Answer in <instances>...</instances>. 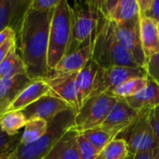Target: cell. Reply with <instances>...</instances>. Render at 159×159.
Segmentation results:
<instances>
[{"label": "cell", "instance_id": "74e56055", "mask_svg": "<svg viewBox=\"0 0 159 159\" xmlns=\"http://www.w3.org/2000/svg\"><path fill=\"white\" fill-rule=\"evenodd\" d=\"M157 29H158V32H159V20L157 21Z\"/></svg>", "mask_w": 159, "mask_h": 159}, {"label": "cell", "instance_id": "d6a6232c", "mask_svg": "<svg viewBox=\"0 0 159 159\" xmlns=\"http://www.w3.org/2000/svg\"><path fill=\"white\" fill-rule=\"evenodd\" d=\"M148 118L156 135L159 139V106L148 111Z\"/></svg>", "mask_w": 159, "mask_h": 159}, {"label": "cell", "instance_id": "cb8c5ba5", "mask_svg": "<svg viewBox=\"0 0 159 159\" xmlns=\"http://www.w3.org/2000/svg\"><path fill=\"white\" fill-rule=\"evenodd\" d=\"M27 120L21 111L7 112L0 116L2 130L11 137L20 135V130L25 127Z\"/></svg>", "mask_w": 159, "mask_h": 159}, {"label": "cell", "instance_id": "ffe728a7", "mask_svg": "<svg viewBox=\"0 0 159 159\" xmlns=\"http://www.w3.org/2000/svg\"><path fill=\"white\" fill-rule=\"evenodd\" d=\"M140 38L146 59L159 52V32L157 22L147 18L140 19Z\"/></svg>", "mask_w": 159, "mask_h": 159}, {"label": "cell", "instance_id": "484cf974", "mask_svg": "<svg viewBox=\"0 0 159 159\" xmlns=\"http://www.w3.org/2000/svg\"><path fill=\"white\" fill-rule=\"evenodd\" d=\"M81 133L100 153L104 149V147L108 143H110L112 141L116 139V136L114 133L108 131L107 129L102 127L91 129Z\"/></svg>", "mask_w": 159, "mask_h": 159}, {"label": "cell", "instance_id": "60d3db41", "mask_svg": "<svg viewBox=\"0 0 159 159\" xmlns=\"http://www.w3.org/2000/svg\"><path fill=\"white\" fill-rule=\"evenodd\" d=\"M95 159H102V157H100V156H99V157H96V158Z\"/></svg>", "mask_w": 159, "mask_h": 159}, {"label": "cell", "instance_id": "4316f807", "mask_svg": "<svg viewBox=\"0 0 159 159\" xmlns=\"http://www.w3.org/2000/svg\"><path fill=\"white\" fill-rule=\"evenodd\" d=\"M129 154L127 143L121 138H116L108 143L101 152L100 157L102 159H127Z\"/></svg>", "mask_w": 159, "mask_h": 159}, {"label": "cell", "instance_id": "8fae6325", "mask_svg": "<svg viewBox=\"0 0 159 159\" xmlns=\"http://www.w3.org/2000/svg\"><path fill=\"white\" fill-rule=\"evenodd\" d=\"M77 73L63 74V75H49L45 80L50 89V93L65 102L70 108L76 113L79 110V105L76 97V80Z\"/></svg>", "mask_w": 159, "mask_h": 159}, {"label": "cell", "instance_id": "8d00e7d4", "mask_svg": "<svg viewBox=\"0 0 159 159\" xmlns=\"http://www.w3.org/2000/svg\"><path fill=\"white\" fill-rule=\"evenodd\" d=\"M14 150H15V149H14ZM14 150L11 151V152H8V153L0 155V159H17Z\"/></svg>", "mask_w": 159, "mask_h": 159}, {"label": "cell", "instance_id": "e575fe53", "mask_svg": "<svg viewBox=\"0 0 159 159\" xmlns=\"http://www.w3.org/2000/svg\"><path fill=\"white\" fill-rule=\"evenodd\" d=\"M158 153L159 148H156V149H153L150 151L138 153V154L132 156V159H155L158 155Z\"/></svg>", "mask_w": 159, "mask_h": 159}, {"label": "cell", "instance_id": "5b68a950", "mask_svg": "<svg viewBox=\"0 0 159 159\" xmlns=\"http://www.w3.org/2000/svg\"><path fill=\"white\" fill-rule=\"evenodd\" d=\"M71 29L72 18L69 3L66 0H60L53 10L49 27L48 49V68L49 73L67 53L71 40Z\"/></svg>", "mask_w": 159, "mask_h": 159}, {"label": "cell", "instance_id": "ab89813d", "mask_svg": "<svg viewBox=\"0 0 159 159\" xmlns=\"http://www.w3.org/2000/svg\"><path fill=\"white\" fill-rule=\"evenodd\" d=\"M155 159H159V153H158V155L157 156V157H156V158H155Z\"/></svg>", "mask_w": 159, "mask_h": 159}, {"label": "cell", "instance_id": "7402d4cb", "mask_svg": "<svg viewBox=\"0 0 159 159\" xmlns=\"http://www.w3.org/2000/svg\"><path fill=\"white\" fill-rule=\"evenodd\" d=\"M18 75H26V71L16 45L10 49L0 64V80L10 78Z\"/></svg>", "mask_w": 159, "mask_h": 159}, {"label": "cell", "instance_id": "d590c367", "mask_svg": "<svg viewBox=\"0 0 159 159\" xmlns=\"http://www.w3.org/2000/svg\"><path fill=\"white\" fill-rule=\"evenodd\" d=\"M17 35V33L14 29H12L11 27H8L7 29H5L3 32L0 33V47L3 45V43L7 40L9 37H12V36H16Z\"/></svg>", "mask_w": 159, "mask_h": 159}, {"label": "cell", "instance_id": "2e32d148", "mask_svg": "<svg viewBox=\"0 0 159 159\" xmlns=\"http://www.w3.org/2000/svg\"><path fill=\"white\" fill-rule=\"evenodd\" d=\"M124 101L137 112L150 111L159 106V85L148 76L147 86L134 96Z\"/></svg>", "mask_w": 159, "mask_h": 159}, {"label": "cell", "instance_id": "f35d334b", "mask_svg": "<svg viewBox=\"0 0 159 159\" xmlns=\"http://www.w3.org/2000/svg\"><path fill=\"white\" fill-rule=\"evenodd\" d=\"M127 159H132V156H129V157Z\"/></svg>", "mask_w": 159, "mask_h": 159}, {"label": "cell", "instance_id": "f1b7e54d", "mask_svg": "<svg viewBox=\"0 0 159 159\" xmlns=\"http://www.w3.org/2000/svg\"><path fill=\"white\" fill-rule=\"evenodd\" d=\"M78 153L80 159H95L100 156V152L87 140V138L79 133L77 138Z\"/></svg>", "mask_w": 159, "mask_h": 159}, {"label": "cell", "instance_id": "6da1fadb", "mask_svg": "<svg viewBox=\"0 0 159 159\" xmlns=\"http://www.w3.org/2000/svg\"><path fill=\"white\" fill-rule=\"evenodd\" d=\"M53 10L39 11L33 9L29 5L17 32V49L20 51L26 75L31 80L45 79L49 74L48 49Z\"/></svg>", "mask_w": 159, "mask_h": 159}, {"label": "cell", "instance_id": "1f68e13d", "mask_svg": "<svg viewBox=\"0 0 159 159\" xmlns=\"http://www.w3.org/2000/svg\"><path fill=\"white\" fill-rule=\"evenodd\" d=\"M59 2L60 0H32L30 7L39 11H49L53 10Z\"/></svg>", "mask_w": 159, "mask_h": 159}, {"label": "cell", "instance_id": "e0dca14e", "mask_svg": "<svg viewBox=\"0 0 159 159\" xmlns=\"http://www.w3.org/2000/svg\"><path fill=\"white\" fill-rule=\"evenodd\" d=\"M31 82L32 80L26 75H18L0 80V116L7 112L17 95Z\"/></svg>", "mask_w": 159, "mask_h": 159}, {"label": "cell", "instance_id": "9c48e42d", "mask_svg": "<svg viewBox=\"0 0 159 159\" xmlns=\"http://www.w3.org/2000/svg\"><path fill=\"white\" fill-rule=\"evenodd\" d=\"M112 26L120 44L131 54L139 66L145 68L146 57L141 44L140 20L124 24H117L112 21Z\"/></svg>", "mask_w": 159, "mask_h": 159}, {"label": "cell", "instance_id": "30bf717a", "mask_svg": "<svg viewBox=\"0 0 159 159\" xmlns=\"http://www.w3.org/2000/svg\"><path fill=\"white\" fill-rule=\"evenodd\" d=\"M68 109L72 108H70L65 102L49 92L21 110V112L27 121L41 119L48 122L57 115Z\"/></svg>", "mask_w": 159, "mask_h": 159}, {"label": "cell", "instance_id": "d4e9b609", "mask_svg": "<svg viewBox=\"0 0 159 159\" xmlns=\"http://www.w3.org/2000/svg\"><path fill=\"white\" fill-rule=\"evenodd\" d=\"M48 122L41 119L28 120L21 134L20 143L31 144L38 141L47 131Z\"/></svg>", "mask_w": 159, "mask_h": 159}, {"label": "cell", "instance_id": "8992f818", "mask_svg": "<svg viewBox=\"0 0 159 159\" xmlns=\"http://www.w3.org/2000/svg\"><path fill=\"white\" fill-rule=\"evenodd\" d=\"M117 101L108 93L89 97L76 113L73 129L81 133L101 127Z\"/></svg>", "mask_w": 159, "mask_h": 159}, {"label": "cell", "instance_id": "836d02e7", "mask_svg": "<svg viewBox=\"0 0 159 159\" xmlns=\"http://www.w3.org/2000/svg\"><path fill=\"white\" fill-rule=\"evenodd\" d=\"M16 41H17V35L16 36H12L9 37L7 40H6L3 45L0 47V64L2 63V61H4V59L6 58V56L7 55V53L10 51V49L16 46Z\"/></svg>", "mask_w": 159, "mask_h": 159}, {"label": "cell", "instance_id": "5bb4252c", "mask_svg": "<svg viewBox=\"0 0 159 159\" xmlns=\"http://www.w3.org/2000/svg\"><path fill=\"white\" fill-rule=\"evenodd\" d=\"M49 92V86L45 79L32 80V82L17 95V97L7 109V112L21 111Z\"/></svg>", "mask_w": 159, "mask_h": 159}, {"label": "cell", "instance_id": "44dd1931", "mask_svg": "<svg viewBox=\"0 0 159 159\" xmlns=\"http://www.w3.org/2000/svg\"><path fill=\"white\" fill-rule=\"evenodd\" d=\"M107 20L117 24L139 20L140 11L137 0H118Z\"/></svg>", "mask_w": 159, "mask_h": 159}, {"label": "cell", "instance_id": "f546056e", "mask_svg": "<svg viewBox=\"0 0 159 159\" xmlns=\"http://www.w3.org/2000/svg\"><path fill=\"white\" fill-rule=\"evenodd\" d=\"M21 135L11 137L5 133L0 127V155L13 151L20 143Z\"/></svg>", "mask_w": 159, "mask_h": 159}, {"label": "cell", "instance_id": "83f0119b", "mask_svg": "<svg viewBox=\"0 0 159 159\" xmlns=\"http://www.w3.org/2000/svg\"><path fill=\"white\" fill-rule=\"evenodd\" d=\"M140 19L147 18L155 21L159 20V0H137Z\"/></svg>", "mask_w": 159, "mask_h": 159}, {"label": "cell", "instance_id": "7a4b0ae2", "mask_svg": "<svg viewBox=\"0 0 159 159\" xmlns=\"http://www.w3.org/2000/svg\"><path fill=\"white\" fill-rule=\"evenodd\" d=\"M91 59L101 68L111 67H141L131 54L116 38L112 21L102 16L97 33L91 45Z\"/></svg>", "mask_w": 159, "mask_h": 159}, {"label": "cell", "instance_id": "4dcf8cb0", "mask_svg": "<svg viewBox=\"0 0 159 159\" xmlns=\"http://www.w3.org/2000/svg\"><path fill=\"white\" fill-rule=\"evenodd\" d=\"M145 69L147 75L159 85V52L146 59Z\"/></svg>", "mask_w": 159, "mask_h": 159}, {"label": "cell", "instance_id": "ac0fdd59", "mask_svg": "<svg viewBox=\"0 0 159 159\" xmlns=\"http://www.w3.org/2000/svg\"><path fill=\"white\" fill-rule=\"evenodd\" d=\"M78 135L79 132L73 128L69 129L43 159H80L77 143Z\"/></svg>", "mask_w": 159, "mask_h": 159}, {"label": "cell", "instance_id": "ba28073f", "mask_svg": "<svg viewBox=\"0 0 159 159\" xmlns=\"http://www.w3.org/2000/svg\"><path fill=\"white\" fill-rule=\"evenodd\" d=\"M145 76H147V72L143 67H100L89 97L108 93L128 79Z\"/></svg>", "mask_w": 159, "mask_h": 159}, {"label": "cell", "instance_id": "277c9868", "mask_svg": "<svg viewBox=\"0 0 159 159\" xmlns=\"http://www.w3.org/2000/svg\"><path fill=\"white\" fill-rule=\"evenodd\" d=\"M76 112L65 110L48 122L46 133L31 144L19 143L14 152L17 159H43L56 143L75 125Z\"/></svg>", "mask_w": 159, "mask_h": 159}, {"label": "cell", "instance_id": "603a6c76", "mask_svg": "<svg viewBox=\"0 0 159 159\" xmlns=\"http://www.w3.org/2000/svg\"><path fill=\"white\" fill-rule=\"evenodd\" d=\"M148 83V75L145 77H133L126 80L122 84L116 87L108 94L116 98L117 100H126L132 97L141 90H143Z\"/></svg>", "mask_w": 159, "mask_h": 159}, {"label": "cell", "instance_id": "52a82bcc", "mask_svg": "<svg viewBox=\"0 0 159 159\" xmlns=\"http://www.w3.org/2000/svg\"><path fill=\"white\" fill-rule=\"evenodd\" d=\"M117 138L126 141L131 156L159 148V139L149 122L148 111L141 112L135 122Z\"/></svg>", "mask_w": 159, "mask_h": 159}, {"label": "cell", "instance_id": "9a60e30c", "mask_svg": "<svg viewBox=\"0 0 159 159\" xmlns=\"http://www.w3.org/2000/svg\"><path fill=\"white\" fill-rule=\"evenodd\" d=\"M91 57H92L91 46L85 47L72 53H68L60 61V62L56 65V67L49 73V75H63V74L78 73L91 60Z\"/></svg>", "mask_w": 159, "mask_h": 159}, {"label": "cell", "instance_id": "4fadbf2b", "mask_svg": "<svg viewBox=\"0 0 159 159\" xmlns=\"http://www.w3.org/2000/svg\"><path fill=\"white\" fill-rule=\"evenodd\" d=\"M31 1L0 0V33L11 27L18 32L23 15Z\"/></svg>", "mask_w": 159, "mask_h": 159}, {"label": "cell", "instance_id": "d6986e66", "mask_svg": "<svg viewBox=\"0 0 159 159\" xmlns=\"http://www.w3.org/2000/svg\"><path fill=\"white\" fill-rule=\"evenodd\" d=\"M99 68L100 66L91 59L85 67L77 73L75 88L79 109L91 94Z\"/></svg>", "mask_w": 159, "mask_h": 159}, {"label": "cell", "instance_id": "3957f363", "mask_svg": "<svg viewBox=\"0 0 159 159\" xmlns=\"http://www.w3.org/2000/svg\"><path fill=\"white\" fill-rule=\"evenodd\" d=\"M68 3L71 8L72 29L71 40L66 54L92 45L102 16L99 9L98 0Z\"/></svg>", "mask_w": 159, "mask_h": 159}, {"label": "cell", "instance_id": "7c38bea8", "mask_svg": "<svg viewBox=\"0 0 159 159\" xmlns=\"http://www.w3.org/2000/svg\"><path fill=\"white\" fill-rule=\"evenodd\" d=\"M140 113L132 109L124 100H118L101 127L114 133L117 138L135 122Z\"/></svg>", "mask_w": 159, "mask_h": 159}]
</instances>
